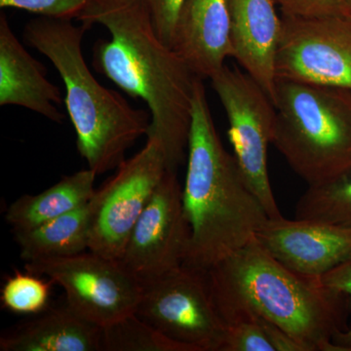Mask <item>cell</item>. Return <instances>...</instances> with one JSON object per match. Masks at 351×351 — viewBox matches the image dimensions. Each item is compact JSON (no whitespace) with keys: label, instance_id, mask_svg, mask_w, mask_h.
<instances>
[{"label":"cell","instance_id":"obj_1","mask_svg":"<svg viewBox=\"0 0 351 351\" xmlns=\"http://www.w3.org/2000/svg\"><path fill=\"white\" fill-rule=\"evenodd\" d=\"M76 20L88 29L101 25L110 39L94 46V68L127 94L145 101L151 113L147 138L162 147L167 169L188 156L197 75L157 36L142 0H90Z\"/></svg>","mask_w":351,"mask_h":351},{"label":"cell","instance_id":"obj_2","mask_svg":"<svg viewBox=\"0 0 351 351\" xmlns=\"http://www.w3.org/2000/svg\"><path fill=\"white\" fill-rule=\"evenodd\" d=\"M182 202L191 228L184 265L208 271L255 237L269 218L221 144L202 78L195 82Z\"/></svg>","mask_w":351,"mask_h":351},{"label":"cell","instance_id":"obj_3","mask_svg":"<svg viewBox=\"0 0 351 351\" xmlns=\"http://www.w3.org/2000/svg\"><path fill=\"white\" fill-rule=\"evenodd\" d=\"M207 274L225 323L239 314H255L280 328L306 351H343L334 343L339 332V295L320 279L287 269L255 237Z\"/></svg>","mask_w":351,"mask_h":351},{"label":"cell","instance_id":"obj_4","mask_svg":"<svg viewBox=\"0 0 351 351\" xmlns=\"http://www.w3.org/2000/svg\"><path fill=\"white\" fill-rule=\"evenodd\" d=\"M84 25L71 19L40 18L25 25L24 38L53 64L66 87V106L76 133V145L97 175L117 170L126 152L147 136L151 113L129 105L91 73L82 43Z\"/></svg>","mask_w":351,"mask_h":351},{"label":"cell","instance_id":"obj_5","mask_svg":"<svg viewBox=\"0 0 351 351\" xmlns=\"http://www.w3.org/2000/svg\"><path fill=\"white\" fill-rule=\"evenodd\" d=\"M272 145L308 186L351 168V90L277 82Z\"/></svg>","mask_w":351,"mask_h":351},{"label":"cell","instance_id":"obj_6","mask_svg":"<svg viewBox=\"0 0 351 351\" xmlns=\"http://www.w3.org/2000/svg\"><path fill=\"white\" fill-rule=\"evenodd\" d=\"M135 313L191 351H219L226 325L207 271L182 265L143 284Z\"/></svg>","mask_w":351,"mask_h":351},{"label":"cell","instance_id":"obj_7","mask_svg":"<svg viewBox=\"0 0 351 351\" xmlns=\"http://www.w3.org/2000/svg\"><path fill=\"white\" fill-rule=\"evenodd\" d=\"M210 80L225 108L233 156L245 181L269 218L282 216L267 169V149L274 140L276 120L274 101L246 71L225 66Z\"/></svg>","mask_w":351,"mask_h":351},{"label":"cell","instance_id":"obj_8","mask_svg":"<svg viewBox=\"0 0 351 351\" xmlns=\"http://www.w3.org/2000/svg\"><path fill=\"white\" fill-rule=\"evenodd\" d=\"M167 170L162 147L156 138H147L138 154L120 164L90 199L89 251L119 260L134 226Z\"/></svg>","mask_w":351,"mask_h":351},{"label":"cell","instance_id":"obj_9","mask_svg":"<svg viewBox=\"0 0 351 351\" xmlns=\"http://www.w3.org/2000/svg\"><path fill=\"white\" fill-rule=\"evenodd\" d=\"M25 269L58 284L64 290L66 304L101 328L135 313L142 295V284L119 261L91 251L25 263Z\"/></svg>","mask_w":351,"mask_h":351},{"label":"cell","instance_id":"obj_10","mask_svg":"<svg viewBox=\"0 0 351 351\" xmlns=\"http://www.w3.org/2000/svg\"><path fill=\"white\" fill-rule=\"evenodd\" d=\"M276 80L351 90V16L283 15Z\"/></svg>","mask_w":351,"mask_h":351},{"label":"cell","instance_id":"obj_11","mask_svg":"<svg viewBox=\"0 0 351 351\" xmlns=\"http://www.w3.org/2000/svg\"><path fill=\"white\" fill-rule=\"evenodd\" d=\"M191 228L177 171H166L127 240L119 262L141 284L184 265Z\"/></svg>","mask_w":351,"mask_h":351},{"label":"cell","instance_id":"obj_12","mask_svg":"<svg viewBox=\"0 0 351 351\" xmlns=\"http://www.w3.org/2000/svg\"><path fill=\"white\" fill-rule=\"evenodd\" d=\"M256 241L295 274L321 279L351 256V228L311 221L269 218Z\"/></svg>","mask_w":351,"mask_h":351},{"label":"cell","instance_id":"obj_13","mask_svg":"<svg viewBox=\"0 0 351 351\" xmlns=\"http://www.w3.org/2000/svg\"><path fill=\"white\" fill-rule=\"evenodd\" d=\"M276 0H228L232 58L276 100V60L282 20Z\"/></svg>","mask_w":351,"mask_h":351},{"label":"cell","instance_id":"obj_14","mask_svg":"<svg viewBox=\"0 0 351 351\" xmlns=\"http://www.w3.org/2000/svg\"><path fill=\"white\" fill-rule=\"evenodd\" d=\"M173 49L200 78H211L232 58L228 0H184Z\"/></svg>","mask_w":351,"mask_h":351},{"label":"cell","instance_id":"obj_15","mask_svg":"<svg viewBox=\"0 0 351 351\" xmlns=\"http://www.w3.org/2000/svg\"><path fill=\"white\" fill-rule=\"evenodd\" d=\"M61 92L46 78L43 64L25 50L6 16L0 15V106H17L62 123Z\"/></svg>","mask_w":351,"mask_h":351},{"label":"cell","instance_id":"obj_16","mask_svg":"<svg viewBox=\"0 0 351 351\" xmlns=\"http://www.w3.org/2000/svg\"><path fill=\"white\" fill-rule=\"evenodd\" d=\"M1 351H103V328L64 301L23 321L0 337Z\"/></svg>","mask_w":351,"mask_h":351},{"label":"cell","instance_id":"obj_17","mask_svg":"<svg viewBox=\"0 0 351 351\" xmlns=\"http://www.w3.org/2000/svg\"><path fill=\"white\" fill-rule=\"evenodd\" d=\"M95 171H78L64 176L61 181L38 195H25L11 203L5 213V221L13 232L29 230L75 211L87 204L93 197Z\"/></svg>","mask_w":351,"mask_h":351},{"label":"cell","instance_id":"obj_18","mask_svg":"<svg viewBox=\"0 0 351 351\" xmlns=\"http://www.w3.org/2000/svg\"><path fill=\"white\" fill-rule=\"evenodd\" d=\"M91 207L87 204L38 226L13 232L25 263L68 258L89 249Z\"/></svg>","mask_w":351,"mask_h":351},{"label":"cell","instance_id":"obj_19","mask_svg":"<svg viewBox=\"0 0 351 351\" xmlns=\"http://www.w3.org/2000/svg\"><path fill=\"white\" fill-rule=\"evenodd\" d=\"M295 218L351 228V168L329 181L309 186L298 201Z\"/></svg>","mask_w":351,"mask_h":351},{"label":"cell","instance_id":"obj_20","mask_svg":"<svg viewBox=\"0 0 351 351\" xmlns=\"http://www.w3.org/2000/svg\"><path fill=\"white\" fill-rule=\"evenodd\" d=\"M103 351H191L132 313L103 328Z\"/></svg>","mask_w":351,"mask_h":351},{"label":"cell","instance_id":"obj_21","mask_svg":"<svg viewBox=\"0 0 351 351\" xmlns=\"http://www.w3.org/2000/svg\"><path fill=\"white\" fill-rule=\"evenodd\" d=\"M15 270L7 277L0 294L2 306L21 315H36L50 306L52 280L31 271Z\"/></svg>","mask_w":351,"mask_h":351},{"label":"cell","instance_id":"obj_22","mask_svg":"<svg viewBox=\"0 0 351 351\" xmlns=\"http://www.w3.org/2000/svg\"><path fill=\"white\" fill-rule=\"evenodd\" d=\"M219 351H276L262 321L255 314L243 313L226 321Z\"/></svg>","mask_w":351,"mask_h":351},{"label":"cell","instance_id":"obj_23","mask_svg":"<svg viewBox=\"0 0 351 351\" xmlns=\"http://www.w3.org/2000/svg\"><path fill=\"white\" fill-rule=\"evenodd\" d=\"M90 0H0L1 8H15L54 19L77 18Z\"/></svg>","mask_w":351,"mask_h":351},{"label":"cell","instance_id":"obj_24","mask_svg":"<svg viewBox=\"0 0 351 351\" xmlns=\"http://www.w3.org/2000/svg\"><path fill=\"white\" fill-rule=\"evenodd\" d=\"M149 9L157 36L172 48L178 16L184 0H142Z\"/></svg>","mask_w":351,"mask_h":351},{"label":"cell","instance_id":"obj_25","mask_svg":"<svg viewBox=\"0 0 351 351\" xmlns=\"http://www.w3.org/2000/svg\"><path fill=\"white\" fill-rule=\"evenodd\" d=\"M283 15L297 17L351 16L345 0H276Z\"/></svg>","mask_w":351,"mask_h":351},{"label":"cell","instance_id":"obj_26","mask_svg":"<svg viewBox=\"0 0 351 351\" xmlns=\"http://www.w3.org/2000/svg\"><path fill=\"white\" fill-rule=\"evenodd\" d=\"M320 280L325 288L335 294H346L351 297V256L321 277ZM334 343L343 351H351V329L348 332H339L335 336Z\"/></svg>","mask_w":351,"mask_h":351},{"label":"cell","instance_id":"obj_27","mask_svg":"<svg viewBox=\"0 0 351 351\" xmlns=\"http://www.w3.org/2000/svg\"><path fill=\"white\" fill-rule=\"evenodd\" d=\"M346 7H348V11H350L351 15V0H345Z\"/></svg>","mask_w":351,"mask_h":351}]
</instances>
